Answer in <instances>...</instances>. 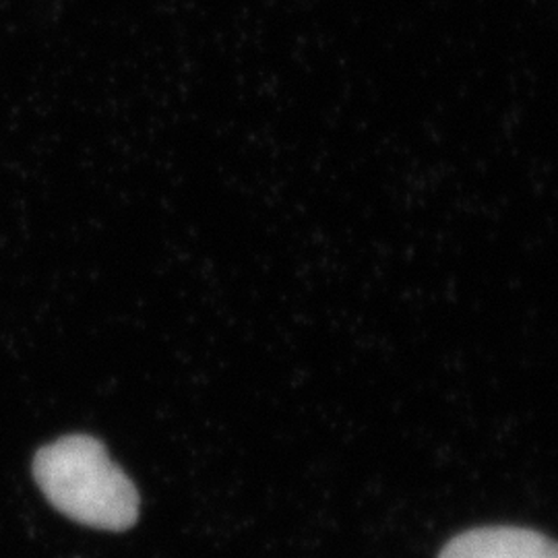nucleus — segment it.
Instances as JSON below:
<instances>
[{
  "label": "nucleus",
  "mask_w": 558,
  "mask_h": 558,
  "mask_svg": "<svg viewBox=\"0 0 558 558\" xmlns=\"http://www.w3.org/2000/svg\"><path fill=\"white\" fill-rule=\"evenodd\" d=\"M32 472L46 500L81 525L124 532L140 519L135 484L89 435H66L41 447Z\"/></svg>",
  "instance_id": "obj_1"
},
{
  "label": "nucleus",
  "mask_w": 558,
  "mask_h": 558,
  "mask_svg": "<svg viewBox=\"0 0 558 558\" xmlns=\"http://www.w3.org/2000/svg\"><path fill=\"white\" fill-rule=\"evenodd\" d=\"M439 558H558V542L530 527L488 525L449 539Z\"/></svg>",
  "instance_id": "obj_2"
}]
</instances>
